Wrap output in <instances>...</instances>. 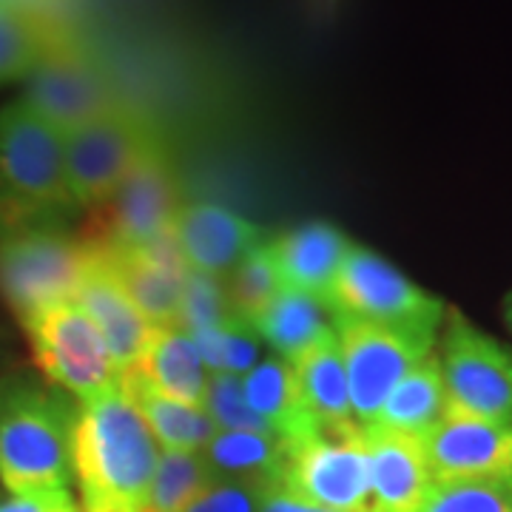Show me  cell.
Here are the masks:
<instances>
[{"label":"cell","mask_w":512,"mask_h":512,"mask_svg":"<svg viewBox=\"0 0 512 512\" xmlns=\"http://www.w3.org/2000/svg\"><path fill=\"white\" fill-rule=\"evenodd\" d=\"M160 447L123 384L77 402L72 470L83 512H143Z\"/></svg>","instance_id":"1"},{"label":"cell","mask_w":512,"mask_h":512,"mask_svg":"<svg viewBox=\"0 0 512 512\" xmlns=\"http://www.w3.org/2000/svg\"><path fill=\"white\" fill-rule=\"evenodd\" d=\"M66 134L23 100L0 109V228L3 234L52 228L72 217Z\"/></svg>","instance_id":"2"},{"label":"cell","mask_w":512,"mask_h":512,"mask_svg":"<svg viewBox=\"0 0 512 512\" xmlns=\"http://www.w3.org/2000/svg\"><path fill=\"white\" fill-rule=\"evenodd\" d=\"M74 416L77 407L60 390L37 384L0 390V484L9 493L69 487Z\"/></svg>","instance_id":"3"},{"label":"cell","mask_w":512,"mask_h":512,"mask_svg":"<svg viewBox=\"0 0 512 512\" xmlns=\"http://www.w3.org/2000/svg\"><path fill=\"white\" fill-rule=\"evenodd\" d=\"M180 177L163 143L131 168L109 200L89 208L80 239L97 251H128L168 237L183 208Z\"/></svg>","instance_id":"4"},{"label":"cell","mask_w":512,"mask_h":512,"mask_svg":"<svg viewBox=\"0 0 512 512\" xmlns=\"http://www.w3.org/2000/svg\"><path fill=\"white\" fill-rule=\"evenodd\" d=\"M94 248L52 228L12 231L0 237V296L20 325L55 305L74 302Z\"/></svg>","instance_id":"5"},{"label":"cell","mask_w":512,"mask_h":512,"mask_svg":"<svg viewBox=\"0 0 512 512\" xmlns=\"http://www.w3.org/2000/svg\"><path fill=\"white\" fill-rule=\"evenodd\" d=\"M330 316H348L379 328L439 336L447 305L376 251L350 245L333 285Z\"/></svg>","instance_id":"6"},{"label":"cell","mask_w":512,"mask_h":512,"mask_svg":"<svg viewBox=\"0 0 512 512\" xmlns=\"http://www.w3.org/2000/svg\"><path fill=\"white\" fill-rule=\"evenodd\" d=\"M436 345L447 413L512 421V350L458 311H447Z\"/></svg>","instance_id":"7"},{"label":"cell","mask_w":512,"mask_h":512,"mask_svg":"<svg viewBox=\"0 0 512 512\" xmlns=\"http://www.w3.org/2000/svg\"><path fill=\"white\" fill-rule=\"evenodd\" d=\"M333 333L348 376L353 421L359 427L373 424L390 390L430 353H436L439 342V336L379 328L348 316H333Z\"/></svg>","instance_id":"8"},{"label":"cell","mask_w":512,"mask_h":512,"mask_svg":"<svg viewBox=\"0 0 512 512\" xmlns=\"http://www.w3.org/2000/svg\"><path fill=\"white\" fill-rule=\"evenodd\" d=\"M23 80L26 89L20 100L63 134L123 106L109 72L69 32Z\"/></svg>","instance_id":"9"},{"label":"cell","mask_w":512,"mask_h":512,"mask_svg":"<svg viewBox=\"0 0 512 512\" xmlns=\"http://www.w3.org/2000/svg\"><path fill=\"white\" fill-rule=\"evenodd\" d=\"M26 336L32 342L37 367L49 382L77 402H89L120 384V367L80 305L66 302L29 319Z\"/></svg>","instance_id":"10"},{"label":"cell","mask_w":512,"mask_h":512,"mask_svg":"<svg viewBox=\"0 0 512 512\" xmlns=\"http://www.w3.org/2000/svg\"><path fill=\"white\" fill-rule=\"evenodd\" d=\"M163 143L154 126L131 106L109 111L86 126L66 134V168L74 200L80 208H94L109 200L131 168L151 148Z\"/></svg>","instance_id":"11"},{"label":"cell","mask_w":512,"mask_h":512,"mask_svg":"<svg viewBox=\"0 0 512 512\" xmlns=\"http://www.w3.org/2000/svg\"><path fill=\"white\" fill-rule=\"evenodd\" d=\"M276 490L333 512H367L370 470L362 430L313 436L288 447Z\"/></svg>","instance_id":"12"},{"label":"cell","mask_w":512,"mask_h":512,"mask_svg":"<svg viewBox=\"0 0 512 512\" xmlns=\"http://www.w3.org/2000/svg\"><path fill=\"white\" fill-rule=\"evenodd\" d=\"M433 481L507 478L512 473V421H487L444 413L421 439Z\"/></svg>","instance_id":"13"},{"label":"cell","mask_w":512,"mask_h":512,"mask_svg":"<svg viewBox=\"0 0 512 512\" xmlns=\"http://www.w3.org/2000/svg\"><path fill=\"white\" fill-rule=\"evenodd\" d=\"M171 234L191 274L220 282H225V276L254 248L265 245V231L259 225L214 202L183 205Z\"/></svg>","instance_id":"14"},{"label":"cell","mask_w":512,"mask_h":512,"mask_svg":"<svg viewBox=\"0 0 512 512\" xmlns=\"http://www.w3.org/2000/svg\"><path fill=\"white\" fill-rule=\"evenodd\" d=\"M100 254L109 262L111 274L117 276L134 308L146 316L148 325L154 328L180 325L188 268L174 242V234L148 242L143 248L100 251Z\"/></svg>","instance_id":"15"},{"label":"cell","mask_w":512,"mask_h":512,"mask_svg":"<svg viewBox=\"0 0 512 512\" xmlns=\"http://www.w3.org/2000/svg\"><path fill=\"white\" fill-rule=\"evenodd\" d=\"M359 430L370 470L367 512H419L421 501L433 484L421 439L379 427Z\"/></svg>","instance_id":"16"},{"label":"cell","mask_w":512,"mask_h":512,"mask_svg":"<svg viewBox=\"0 0 512 512\" xmlns=\"http://www.w3.org/2000/svg\"><path fill=\"white\" fill-rule=\"evenodd\" d=\"M74 305H80L83 313L94 322V328L100 330L120 373L137 365L154 325H148L146 316L134 308V302L128 299L117 276L111 274L109 262L100 251H94L86 276L74 293Z\"/></svg>","instance_id":"17"},{"label":"cell","mask_w":512,"mask_h":512,"mask_svg":"<svg viewBox=\"0 0 512 512\" xmlns=\"http://www.w3.org/2000/svg\"><path fill=\"white\" fill-rule=\"evenodd\" d=\"M350 245L353 242L330 222H308L282 237L268 239V251L274 259L279 285L288 291L316 296L328 308L336 276Z\"/></svg>","instance_id":"18"},{"label":"cell","mask_w":512,"mask_h":512,"mask_svg":"<svg viewBox=\"0 0 512 512\" xmlns=\"http://www.w3.org/2000/svg\"><path fill=\"white\" fill-rule=\"evenodd\" d=\"M288 362L293 367L305 410L316 424L319 436H350V433H356L359 424L353 421L348 376H345L336 333L328 330L322 339L313 342L311 348H305Z\"/></svg>","instance_id":"19"},{"label":"cell","mask_w":512,"mask_h":512,"mask_svg":"<svg viewBox=\"0 0 512 512\" xmlns=\"http://www.w3.org/2000/svg\"><path fill=\"white\" fill-rule=\"evenodd\" d=\"M242 393H245V402L251 404V410L265 421V427L285 444V450L299 441L319 436L316 424L305 410L288 359L282 356L259 359V365L242 376Z\"/></svg>","instance_id":"20"},{"label":"cell","mask_w":512,"mask_h":512,"mask_svg":"<svg viewBox=\"0 0 512 512\" xmlns=\"http://www.w3.org/2000/svg\"><path fill=\"white\" fill-rule=\"evenodd\" d=\"M126 373L140 376L143 382L171 399L200 404V407L205 402L208 367L202 362L200 348L194 345L191 333L180 325L151 328L137 365Z\"/></svg>","instance_id":"21"},{"label":"cell","mask_w":512,"mask_h":512,"mask_svg":"<svg viewBox=\"0 0 512 512\" xmlns=\"http://www.w3.org/2000/svg\"><path fill=\"white\" fill-rule=\"evenodd\" d=\"M120 384L126 390L128 402L134 404L140 419L146 421L157 447L183 450V453H202L205 444L217 436V424L211 421V416L200 404L171 399L134 373H123Z\"/></svg>","instance_id":"22"},{"label":"cell","mask_w":512,"mask_h":512,"mask_svg":"<svg viewBox=\"0 0 512 512\" xmlns=\"http://www.w3.org/2000/svg\"><path fill=\"white\" fill-rule=\"evenodd\" d=\"M285 456L288 450L274 433H256V430H217V436L202 450L211 476L222 481L256 484L262 490L279 487Z\"/></svg>","instance_id":"23"},{"label":"cell","mask_w":512,"mask_h":512,"mask_svg":"<svg viewBox=\"0 0 512 512\" xmlns=\"http://www.w3.org/2000/svg\"><path fill=\"white\" fill-rule=\"evenodd\" d=\"M444 413H447L444 379H441L436 353H430L390 390V396L379 407L373 424H367V427L424 439L444 419Z\"/></svg>","instance_id":"24"},{"label":"cell","mask_w":512,"mask_h":512,"mask_svg":"<svg viewBox=\"0 0 512 512\" xmlns=\"http://www.w3.org/2000/svg\"><path fill=\"white\" fill-rule=\"evenodd\" d=\"M328 313V305L319 302L316 296L279 288V293L268 302V308L254 319V328L259 339L271 345L282 359H293L305 348H311L316 339H322L328 330H333Z\"/></svg>","instance_id":"25"},{"label":"cell","mask_w":512,"mask_h":512,"mask_svg":"<svg viewBox=\"0 0 512 512\" xmlns=\"http://www.w3.org/2000/svg\"><path fill=\"white\" fill-rule=\"evenodd\" d=\"M63 35L66 32L43 15L0 0V83L26 77Z\"/></svg>","instance_id":"26"},{"label":"cell","mask_w":512,"mask_h":512,"mask_svg":"<svg viewBox=\"0 0 512 512\" xmlns=\"http://www.w3.org/2000/svg\"><path fill=\"white\" fill-rule=\"evenodd\" d=\"M211 481L202 453L160 450L143 512H183Z\"/></svg>","instance_id":"27"},{"label":"cell","mask_w":512,"mask_h":512,"mask_svg":"<svg viewBox=\"0 0 512 512\" xmlns=\"http://www.w3.org/2000/svg\"><path fill=\"white\" fill-rule=\"evenodd\" d=\"M225 296L234 316L254 325V319L268 308V302L279 293V276H276L274 259L268 251V242L254 248L239 262L231 274L225 276Z\"/></svg>","instance_id":"28"},{"label":"cell","mask_w":512,"mask_h":512,"mask_svg":"<svg viewBox=\"0 0 512 512\" xmlns=\"http://www.w3.org/2000/svg\"><path fill=\"white\" fill-rule=\"evenodd\" d=\"M419 512H512V487L507 478L433 481Z\"/></svg>","instance_id":"29"},{"label":"cell","mask_w":512,"mask_h":512,"mask_svg":"<svg viewBox=\"0 0 512 512\" xmlns=\"http://www.w3.org/2000/svg\"><path fill=\"white\" fill-rule=\"evenodd\" d=\"M205 413L217 424V430H256V433H271L265 421L251 410L242 393V376L231 373H208L205 387Z\"/></svg>","instance_id":"30"},{"label":"cell","mask_w":512,"mask_h":512,"mask_svg":"<svg viewBox=\"0 0 512 512\" xmlns=\"http://www.w3.org/2000/svg\"><path fill=\"white\" fill-rule=\"evenodd\" d=\"M231 316L225 285L211 276L191 274L185 279L183 313H180V328L188 330L191 336H202L211 330H220L222 322Z\"/></svg>","instance_id":"31"},{"label":"cell","mask_w":512,"mask_h":512,"mask_svg":"<svg viewBox=\"0 0 512 512\" xmlns=\"http://www.w3.org/2000/svg\"><path fill=\"white\" fill-rule=\"evenodd\" d=\"M259 353H262V339L254 325L231 313L220 328V353L214 373L245 376L251 367L259 365Z\"/></svg>","instance_id":"32"},{"label":"cell","mask_w":512,"mask_h":512,"mask_svg":"<svg viewBox=\"0 0 512 512\" xmlns=\"http://www.w3.org/2000/svg\"><path fill=\"white\" fill-rule=\"evenodd\" d=\"M268 490L242 481L214 478L183 512H262V495Z\"/></svg>","instance_id":"33"},{"label":"cell","mask_w":512,"mask_h":512,"mask_svg":"<svg viewBox=\"0 0 512 512\" xmlns=\"http://www.w3.org/2000/svg\"><path fill=\"white\" fill-rule=\"evenodd\" d=\"M0 512H83L69 490H43V493L12 495L0 501Z\"/></svg>","instance_id":"34"},{"label":"cell","mask_w":512,"mask_h":512,"mask_svg":"<svg viewBox=\"0 0 512 512\" xmlns=\"http://www.w3.org/2000/svg\"><path fill=\"white\" fill-rule=\"evenodd\" d=\"M262 512H333L325 507H316L308 501H299L293 495L282 493V490H268L262 495Z\"/></svg>","instance_id":"35"},{"label":"cell","mask_w":512,"mask_h":512,"mask_svg":"<svg viewBox=\"0 0 512 512\" xmlns=\"http://www.w3.org/2000/svg\"><path fill=\"white\" fill-rule=\"evenodd\" d=\"M504 322H507V328L512 333V291L507 293V299H504Z\"/></svg>","instance_id":"36"},{"label":"cell","mask_w":512,"mask_h":512,"mask_svg":"<svg viewBox=\"0 0 512 512\" xmlns=\"http://www.w3.org/2000/svg\"><path fill=\"white\" fill-rule=\"evenodd\" d=\"M507 481H510V487H512V473H510V476H507Z\"/></svg>","instance_id":"37"}]
</instances>
